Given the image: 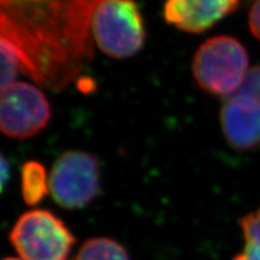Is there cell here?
<instances>
[{"instance_id":"cell-8","label":"cell","mask_w":260,"mask_h":260,"mask_svg":"<svg viewBox=\"0 0 260 260\" xmlns=\"http://www.w3.org/2000/svg\"><path fill=\"white\" fill-rule=\"evenodd\" d=\"M220 128L229 146L252 151L260 146V104L243 96H233L220 109Z\"/></svg>"},{"instance_id":"cell-5","label":"cell","mask_w":260,"mask_h":260,"mask_svg":"<svg viewBox=\"0 0 260 260\" xmlns=\"http://www.w3.org/2000/svg\"><path fill=\"white\" fill-rule=\"evenodd\" d=\"M100 162L80 149L65 151L56 159L50 174V193L60 207H86L100 193Z\"/></svg>"},{"instance_id":"cell-11","label":"cell","mask_w":260,"mask_h":260,"mask_svg":"<svg viewBox=\"0 0 260 260\" xmlns=\"http://www.w3.org/2000/svg\"><path fill=\"white\" fill-rule=\"evenodd\" d=\"M240 225L246 245L243 251L233 260H260V207L243 216Z\"/></svg>"},{"instance_id":"cell-10","label":"cell","mask_w":260,"mask_h":260,"mask_svg":"<svg viewBox=\"0 0 260 260\" xmlns=\"http://www.w3.org/2000/svg\"><path fill=\"white\" fill-rule=\"evenodd\" d=\"M77 260H130L125 248L107 237H96L84 242Z\"/></svg>"},{"instance_id":"cell-2","label":"cell","mask_w":260,"mask_h":260,"mask_svg":"<svg viewBox=\"0 0 260 260\" xmlns=\"http://www.w3.org/2000/svg\"><path fill=\"white\" fill-rule=\"evenodd\" d=\"M191 71L201 89L229 99L248 74V54L235 38L217 35L207 39L195 52Z\"/></svg>"},{"instance_id":"cell-4","label":"cell","mask_w":260,"mask_h":260,"mask_svg":"<svg viewBox=\"0 0 260 260\" xmlns=\"http://www.w3.org/2000/svg\"><path fill=\"white\" fill-rule=\"evenodd\" d=\"M10 241L23 260H65L75 237L56 214L32 210L19 217Z\"/></svg>"},{"instance_id":"cell-12","label":"cell","mask_w":260,"mask_h":260,"mask_svg":"<svg viewBox=\"0 0 260 260\" xmlns=\"http://www.w3.org/2000/svg\"><path fill=\"white\" fill-rule=\"evenodd\" d=\"M2 42V82L0 87L2 90H5L8 87L14 84L17 77V74L21 69V63H19L18 57L16 56L15 51L5 40H0Z\"/></svg>"},{"instance_id":"cell-13","label":"cell","mask_w":260,"mask_h":260,"mask_svg":"<svg viewBox=\"0 0 260 260\" xmlns=\"http://www.w3.org/2000/svg\"><path fill=\"white\" fill-rule=\"evenodd\" d=\"M233 96L249 98L260 104V67L249 69L240 89Z\"/></svg>"},{"instance_id":"cell-9","label":"cell","mask_w":260,"mask_h":260,"mask_svg":"<svg viewBox=\"0 0 260 260\" xmlns=\"http://www.w3.org/2000/svg\"><path fill=\"white\" fill-rule=\"evenodd\" d=\"M21 191L25 204L34 206L50 193L47 170L37 160L25 161L21 171Z\"/></svg>"},{"instance_id":"cell-16","label":"cell","mask_w":260,"mask_h":260,"mask_svg":"<svg viewBox=\"0 0 260 260\" xmlns=\"http://www.w3.org/2000/svg\"><path fill=\"white\" fill-rule=\"evenodd\" d=\"M4 260H19V259H16V258H5Z\"/></svg>"},{"instance_id":"cell-14","label":"cell","mask_w":260,"mask_h":260,"mask_svg":"<svg viewBox=\"0 0 260 260\" xmlns=\"http://www.w3.org/2000/svg\"><path fill=\"white\" fill-rule=\"evenodd\" d=\"M248 25L252 34L260 41V0L253 3L248 14Z\"/></svg>"},{"instance_id":"cell-3","label":"cell","mask_w":260,"mask_h":260,"mask_svg":"<svg viewBox=\"0 0 260 260\" xmlns=\"http://www.w3.org/2000/svg\"><path fill=\"white\" fill-rule=\"evenodd\" d=\"M92 34L98 48L115 59H125L142 50L144 18L134 0H104L93 18Z\"/></svg>"},{"instance_id":"cell-7","label":"cell","mask_w":260,"mask_h":260,"mask_svg":"<svg viewBox=\"0 0 260 260\" xmlns=\"http://www.w3.org/2000/svg\"><path fill=\"white\" fill-rule=\"evenodd\" d=\"M240 0H167L164 18L178 30L200 34L233 14Z\"/></svg>"},{"instance_id":"cell-6","label":"cell","mask_w":260,"mask_h":260,"mask_svg":"<svg viewBox=\"0 0 260 260\" xmlns=\"http://www.w3.org/2000/svg\"><path fill=\"white\" fill-rule=\"evenodd\" d=\"M50 119L51 105L38 87L15 82L2 90L0 128L8 138H32L46 128Z\"/></svg>"},{"instance_id":"cell-1","label":"cell","mask_w":260,"mask_h":260,"mask_svg":"<svg viewBox=\"0 0 260 260\" xmlns=\"http://www.w3.org/2000/svg\"><path fill=\"white\" fill-rule=\"evenodd\" d=\"M104 0H0V29L37 83L60 90L93 58V18Z\"/></svg>"},{"instance_id":"cell-15","label":"cell","mask_w":260,"mask_h":260,"mask_svg":"<svg viewBox=\"0 0 260 260\" xmlns=\"http://www.w3.org/2000/svg\"><path fill=\"white\" fill-rule=\"evenodd\" d=\"M8 177H9V164H8V161L5 160V158L3 157V159H2V187H3V189H4Z\"/></svg>"}]
</instances>
